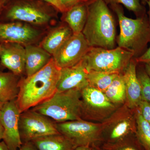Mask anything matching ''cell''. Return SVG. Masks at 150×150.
<instances>
[{
	"mask_svg": "<svg viewBox=\"0 0 150 150\" xmlns=\"http://www.w3.org/2000/svg\"><path fill=\"white\" fill-rule=\"evenodd\" d=\"M31 109L56 123L81 119V91H56L51 98Z\"/></svg>",
	"mask_w": 150,
	"mask_h": 150,
	"instance_id": "cell-4",
	"label": "cell"
},
{
	"mask_svg": "<svg viewBox=\"0 0 150 150\" xmlns=\"http://www.w3.org/2000/svg\"><path fill=\"white\" fill-rule=\"evenodd\" d=\"M98 146L103 150H145L136 134L129 135L114 143Z\"/></svg>",
	"mask_w": 150,
	"mask_h": 150,
	"instance_id": "cell-24",
	"label": "cell"
},
{
	"mask_svg": "<svg viewBox=\"0 0 150 150\" xmlns=\"http://www.w3.org/2000/svg\"><path fill=\"white\" fill-rule=\"evenodd\" d=\"M61 70L52 57L48 64L37 72L30 76L20 78L16 100L21 113L54 95L57 91Z\"/></svg>",
	"mask_w": 150,
	"mask_h": 150,
	"instance_id": "cell-1",
	"label": "cell"
},
{
	"mask_svg": "<svg viewBox=\"0 0 150 150\" xmlns=\"http://www.w3.org/2000/svg\"><path fill=\"white\" fill-rule=\"evenodd\" d=\"M43 33L31 25L19 21L0 23V43H13L25 46L34 44Z\"/></svg>",
	"mask_w": 150,
	"mask_h": 150,
	"instance_id": "cell-11",
	"label": "cell"
},
{
	"mask_svg": "<svg viewBox=\"0 0 150 150\" xmlns=\"http://www.w3.org/2000/svg\"><path fill=\"white\" fill-rule=\"evenodd\" d=\"M19 131L22 144L39 137L59 134L55 121L31 108L21 113Z\"/></svg>",
	"mask_w": 150,
	"mask_h": 150,
	"instance_id": "cell-10",
	"label": "cell"
},
{
	"mask_svg": "<svg viewBox=\"0 0 150 150\" xmlns=\"http://www.w3.org/2000/svg\"><path fill=\"white\" fill-rule=\"evenodd\" d=\"M73 34L68 25H59L48 33L41 40L39 46L53 56Z\"/></svg>",
	"mask_w": 150,
	"mask_h": 150,
	"instance_id": "cell-18",
	"label": "cell"
},
{
	"mask_svg": "<svg viewBox=\"0 0 150 150\" xmlns=\"http://www.w3.org/2000/svg\"><path fill=\"white\" fill-rule=\"evenodd\" d=\"M104 93L114 104L119 106L125 104L126 88L122 73L117 75Z\"/></svg>",
	"mask_w": 150,
	"mask_h": 150,
	"instance_id": "cell-22",
	"label": "cell"
},
{
	"mask_svg": "<svg viewBox=\"0 0 150 150\" xmlns=\"http://www.w3.org/2000/svg\"><path fill=\"white\" fill-rule=\"evenodd\" d=\"M139 64L138 67L137 66V74L142 87V100L150 103V78L145 71L144 64Z\"/></svg>",
	"mask_w": 150,
	"mask_h": 150,
	"instance_id": "cell-27",
	"label": "cell"
},
{
	"mask_svg": "<svg viewBox=\"0 0 150 150\" xmlns=\"http://www.w3.org/2000/svg\"><path fill=\"white\" fill-rule=\"evenodd\" d=\"M20 78L11 72L0 71V102L5 103L16 99Z\"/></svg>",
	"mask_w": 150,
	"mask_h": 150,
	"instance_id": "cell-21",
	"label": "cell"
},
{
	"mask_svg": "<svg viewBox=\"0 0 150 150\" xmlns=\"http://www.w3.org/2000/svg\"><path fill=\"white\" fill-rule=\"evenodd\" d=\"M58 12L42 0H15L7 8L5 17L12 22L45 26L53 21Z\"/></svg>",
	"mask_w": 150,
	"mask_h": 150,
	"instance_id": "cell-5",
	"label": "cell"
},
{
	"mask_svg": "<svg viewBox=\"0 0 150 150\" xmlns=\"http://www.w3.org/2000/svg\"><path fill=\"white\" fill-rule=\"evenodd\" d=\"M25 75L28 77L42 69L48 64L52 56L40 46L30 44L25 46Z\"/></svg>",
	"mask_w": 150,
	"mask_h": 150,
	"instance_id": "cell-17",
	"label": "cell"
},
{
	"mask_svg": "<svg viewBox=\"0 0 150 150\" xmlns=\"http://www.w3.org/2000/svg\"><path fill=\"white\" fill-rule=\"evenodd\" d=\"M138 64H150V46L147 48L146 51L141 56L135 58Z\"/></svg>",
	"mask_w": 150,
	"mask_h": 150,
	"instance_id": "cell-30",
	"label": "cell"
},
{
	"mask_svg": "<svg viewBox=\"0 0 150 150\" xmlns=\"http://www.w3.org/2000/svg\"><path fill=\"white\" fill-rule=\"evenodd\" d=\"M9 1V0H4V2L5 4L6 3L8 2Z\"/></svg>",
	"mask_w": 150,
	"mask_h": 150,
	"instance_id": "cell-42",
	"label": "cell"
},
{
	"mask_svg": "<svg viewBox=\"0 0 150 150\" xmlns=\"http://www.w3.org/2000/svg\"><path fill=\"white\" fill-rule=\"evenodd\" d=\"M4 4L5 3L4 2V0H0V10H1V9L2 8L3 6H4Z\"/></svg>",
	"mask_w": 150,
	"mask_h": 150,
	"instance_id": "cell-39",
	"label": "cell"
},
{
	"mask_svg": "<svg viewBox=\"0 0 150 150\" xmlns=\"http://www.w3.org/2000/svg\"><path fill=\"white\" fill-rule=\"evenodd\" d=\"M119 74L90 70L87 76L88 86L104 93Z\"/></svg>",
	"mask_w": 150,
	"mask_h": 150,
	"instance_id": "cell-23",
	"label": "cell"
},
{
	"mask_svg": "<svg viewBox=\"0 0 150 150\" xmlns=\"http://www.w3.org/2000/svg\"><path fill=\"white\" fill-rule=\"evenodd\" d=\"M74 150H92V146H80L77 147Z\"/></svg>",
	"mask_w": 150,
	"mask_h": 150,
	"instance_id": "cell-33",
	"label": "cell"
},
{
	"mask_svg": "<svg viewBox=\"0 0 150 150\" xmlns=\"http://www.w3.org/2000/svg\"><path fill=\"white\" fill-rule=\"evenodd\" d=\"M87 2L77 4L63 13V21L67 23L73 34L82 32L87 17Z\"/></svg>",
	"mask_w": 150,
	"mask_h": 150,
	"instance_id": "cell-19",
	"label": "cell"
},
{
	"mask_svg": "<svg viewBox=\"0 0 150 150\" xmlns=\"http://www.w3.org/2000/svg\"><path fill=\"white\" fill-rule=\"evenodd\" d=\"M59 134L68 138L76 147L99 145L102 131L101 123L83 119L56 123Z\"/></svg>",
	"mask_w": 150,
	"mask_h": 150,
	"instance_id": "cell-9",
	"label": "cell"
},
{
	"mask_svg": "<svg viewBox=\"0 0 150 150\" xmlns=\"http://www.w3.org/2000/svg\"><path fill=\"white\" fill-rule=\"evenodd\" d=\"M4 130L0 122V141L2 140L4 137Z\"/></svg>",
	"mask_w": 150,
	"mask_h": 150,
	"instance_id": "cell-36",
	"label": "cell"
},
{
	"mask_svg": "<svg viewBox=\"0 0 150 150\" xmlns=\"http://www.w3.org/2000/svg\"><path fill=\"white\" fill-rule=\"evenodd\" d=\"M146 4H147L148 7H149V11H148V12L147 16L148 21H149V23L150 24V0L148 1Z\"/></svg>",
	"mask_w": 150,
	"mask_h": 150,
	"instance_id": "cell-37",
	"label": "cell"
},
{
	"mask_svg": "<svg viewBox=\"0 0 150 150\" xmlns=\"http://www.w3.org/2000/svg\"><path fill=\"white\" fill-rule=\"evenodd\" d=\"M136 134L145 150H150V125L144 119L138 109L136 112Z\"/></svg>",
	"mask_w": 150,
	"mask_h": 150,
	"instance_id": "cell-25",
	"label": "cell"
},
{
	"mask_svg": "<svg viewBox=\"0 0 150 150\" xmlns=\"http://www.w3.org/2000/svg\"><path fill=\"white\" fill-rule=\"evenodd\" d=\"M137 109L144 119L150 125V103L142 100Z\"/></svg>",
	"mask_w": 150,
	"mask_h": 150,
	"instance_id": "cell-28",
	"label": "cell"
},
{
	"mask_svg": "<svg viewBox=\"0 0 150 150\" xmlns=\"http://www.w3.org/2000/svg\"><path fill=\"white\" fill-rule=\"evenodd\" d=\"M137 110L123 104L101 123L102 131L99 145L114 143L129 135L136 134Z\"/></svg>",
	"mask_w": 150,
	"mask_h": 150,
	"instance_id": "cell-7",
	"label": "cell"
},
{
	"mask_svg": "<svg viewBox=\"0 0 150 150\" xmlns=\"http://www.w3.org/2000/svg\"><path fill=\"white\" fill-rule=\"evenodd\" d=\"M110 5L122 4L129 11L134 13L137 18L143 17L146 15L145 7L142 4L141 0H104Z\"/></svg>",
	"mask_w": 150,
	"mask_h": 150,
	"instance_id": "cell-26",
	"label": "cell"
},
{
	"mask_svg": "<svg viewBox=\"0 0 150 150\" xmlns=\"http://www.w3.org/2000/svg\"><path fill=\"white\" fill-rule=\"evenodd\" d=\"M88 71L83 60L72 67L62 68L57 86V91L79 90L88 86Z\"/></svg>",
	"mask_w": 150,
	"mask_h": 150,
	"instance_id": "cell-15",
	"label": "cell"
},
{
	"mask_svg": "<svg viewBox=\"0 0 150 150\" xmlns=\"http://www.w3.org/2000/svg\"><path fill=\"white\" fill-rule=\"evenodd\" d=\"M0 64L19 77L25 73V46L17 43H0Z\"/></svg>",
	"mask_w": 150,
	"mask_h": 150,
	"instance_id": "cell-14",
	"label": "cell"
},
{
	"mask_svg": "<svg viewBox=\"0 0 150 150\" xmlns=\"http://www.w3.org/2000/svg\"><path fill=\"white\" fill-rule=\"evenodd\" d=\"M31 142L38 150H74L77 147L68 138L61 134L39 137Z\"/></svg>",
	"mask_w": 150,
	"mask_h": 150,
	"instance_id": "cell-20",
	"label": "cell"
},
{
	"mask_svg": "<svg viewBox=\"0 0 150 150\" xmlns=\"http://www.w3.org/2000/svg\"><path fill=\"white\" fill-rule=\"evenodd\" d=\"M81 118L94 123H102L120 106L112 103L104 93L88 86L81 90Z\"/></svg>",
	"mask_w": 150,
	"mask_h": 150,
	"instance_id": "cell-8",
	"label": "cell"
},
{
	"mask_svg": "<svg viewBox=\"0 0 150 150\" xmlns=\"http://www.w3.org/2000/svg\"><path fill=\"white\" fill-rule=\"evenodd\" d=\"M141 1L144 3V4H146V3H147L148 1H149V0H141Z\"/></svg>",
	"mask_w": 150,
	"mask_h": 150,
	"instance_id": "cell-40",
	"label": "cell"
},
{
	"mask_svg": "<svg viewBox=\"0 0 150 150\" xmlns=\"http://www.w3.org/2000/svg\"><path fill=\"white\" fill-rule=\"evenodd\" d=\"M145 71L150 78V63L144 64Z\"/></svg>",
	"mask_w": 150,
	"mask_h": 150,
	"instance_id": "cell-35",
	"label": "cell"
},
{
	"mask_svg": "<svg viewBox=\"0 0 150 150\" xmlns=\"http://www.w3.org/2000/svg\"><path fill=\"white\" fill-rule=\"evenodd\" d=\"M90 47L82 33L73 34L52 57L61 69L72 67L83 59Z\"/></svg>",
	"mask_w": 150,
	"mask_h": 150,
	"instance_id": "cell-12",
	"label": "cell"
},
{
	"mask_svg": "<svg viewBox=\"0 0 150 150\" xmlns=\"http://www.w3.org/2000/svg\"><path fill=\"white\" fill-rule=\"evenodd\" d=\"M42 1L51 5L59 12L63 13L65 12L64 9L60 2V0H42Z\"/></svg>",
	"mask_w": 150,
	"mask_h": 150,
	"instance_id": "cell-31",
	"label": "cell"
},
{
	"mask_svg": "<svg viewBox=\"0 0 150 150\" xmlns=\"http://www.w3.org/2000/svg\"><path fill=\"white\" fill-rule=\"evenodd\" d=\"M138 64L133 58L122 73L126 91L125 104L132 109L136 110L142 100V87L137 76Z\"/></svg>",
	"mask_w": 150,
	"mask_h": 150,
	"instance_id": "cell-16",
	"label": "cell"
},
{
	"mask_svg": "<svg viewBox=\"0 0 150 150\" xmlns=\"http://www.w3.org/2000/svg\"><path fill=\"white\" fill-rule=\"evenodd\" d=\"M89 0H60L65 12L81 3L87 2Z\"/></svg>",
	"mask_w": 150,
	"mask_h": 150,
	"instance_id": "cell-29",
	"label": "cell"
},
{
	"mask_svg": "<svg viewBox=\"0 0 150 150\" xmlns=\"http://www.w3.org/2000/svg\"><path fill=\"white\" fill-rule=\"evenodd\" d=\"M18 150H38L31 142L23 144L21 147Z\"/></svg>",
	"mask_w": 150,
	"mask_h": 150,
	"instance_id": "cell-32",
	"label": "cell"
},
{
	"mask_svg": "<svg viewBox=\"0 0 150 150\" xmlns=\"http://www.w3.org/2000/svg\"><path fill=\"white\" fill-rule=\"evenodd\" d=\"M92 150H103L98 145H94L92 146Z\"/></svg>",
	"mask_w": 150,
	"mask_h": 150,
	"instance_id": "cell-38",
	"label": "cell"
},
{
	"mask_svg": "<svg viewBox=\"0 0 150 150\" xmlns=\"http://www.w3.org/2000/svg\"><path fill=\"white\" fill-rule=\"evenodd\" d=\"M4 103H3L0 102V110H1V108L2 107Z\"/></svg>",
	"mask_w": 150,
	"mask_h": 150,
	"instance_id": "cell-41",
	"label": "cell"
},
{
	"mask_svg": "<svg viewBox=\"0 0 150 150\" xmlns=\"http://www.w3.org/2000/svg\"><path fill=\"white\" fill-rule=\"evenodd\" d=\"M110 6L117 15L120 25V34L117 40L118 47L132 51L135 58L141 56L150 43V24L147 15L129 18L124 15L120 5Z\"/></svg>",
	"mask_w": 150,
	"mask_h": 150,
	"instance_id": "cell-3",
	"label": "cell"
},
{
	"mask_svg": "<svg viewBox=\"0 0 150 150\" xmlns=\"http://www.w3.org/2000/svg\"><path fill=\"white\" fill-rule=\"evenodd\" d=\"M87 17L82 33L91 47L114 48L116 39L115 21L104 0L87 2Z\"/></svg>",
	"mask_w": 150,
	"mask_h": 150,
	"instance_id": "cell-2",
	"label": "cell"
},
{
	"mask_svg": "<svg viewBox=\"0 0 150 150\" xmlns=\"http://www.w3.org/2000/svg\"><path fill=\"white\" fill-rule=\"evenodd\" d=\"M134 58L133 52L118 46L111 49L91 47L82 60L88 71L121 74Z\"/></svg>",
	"mask_w": 150,
	"mask_h": 150,
	"instance_id": "cell-6",
	"label": "cell"
},
{
	"mask_svg": "<svg viewBox=\"0 0 150 150\" xmlns=\"http://www.w3.org/2000/svg\"><path fill=\"white\" fill-rule=\"evenodd\" d=\"M20 114L16 99L4 103L0 110V122L4 130L3 141L9 150H18L22 145L19 131Z\"/></svg>",
	"mask_w": 150,
	"mask_h": 150,
	"instance_id": "cell-13",
	"label": "cell"
},
{
	"mask_svg": "<svg viewBox=\"0 0 150 150\" xmlns=\"http://www.w3.org/2000/svg\"><path fill=\"white\" fill-rule=\"evenodd\" d=\"M0 150H9L4 141L0 142Z\"/></svg>",
	"mask_w": 150,
	"mask_h": 150,
	"instance_id": "cell-34",
	"label": "cell"
}]
</instances>
